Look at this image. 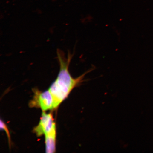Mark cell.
<instances>
[{
  "label": "cell",
  "mask_w": 153,
  "mask_h": 153,
  "mask_svg": "<svg viewBox=\"0 0 153 153\" xmlns=\"http://www.w3.org/2000/svg\"><path fill=\"white\" fill-rule=\"evenodd\" d=\"M57 57L60 70L56 80L49 88L54 102V109L57 108L68 96L74 88L79 85L83 81L86 74L91 71V69L76 78H74L69 71L71 61L73 55L68 53L66 56L62 51L57 50Z\"/></svg>",
  "instance_id": "1"
},
{
  "label": "cell",
  "mask_w": 153,
  "mask_h": 153,
  "mask_svg": "<svg viewBox=\"0 0 153 153\" xmlns=\"http://www.w3.org/2000/svg\"><path fill=\"white\" fill-rule=\"evenodd\" d=\"M33 91V98L29 103L30 107L41 108L43 111L54 109V100L49 90L41 92L36 89Z\"/></svg>",
  "instance_id": "2"
},
{
  "label": "cell",
  "mask_w": 153,
  "mask_h": 153,
  "mask_svg": "<svg viewBox=\"0 0 153 153\" xmlns=\"http://www.w3.org/2000/svg\"><path fill=\"white\" fill-rule=\"evenodd\" d=\"M55 124L52 114L43 111L39 124L34 128L33 132L37 136L41 137L50 131Z\"/></svg>",
  "instance_id": "3"
},
{
  "label": "cell",
  "mask_w": 153,
  "mask_h": 153,
  "mask_svg": "<svg viewBox=\"0 0 153 153\" xmlns=\"http://www.w3.org/2000/svg\"><path fill=\"white\" fill-rule=\"evenodd\" d=\"M56 134V124H55L51 131L45 135L46 152L51 153L55 152Z\"/></svg>",
  "instance_id": "4"
},
{
  "label": "cell",
  "mask_w": 153,
  "mask_h": 153,
  "mask_svg": "<svg viewBox=\"0 0 153 153\" xmlns=\"http://www.w3.org/2000/svg\"><path fill=\"white\" fill-rule=\"evenodd\" d=\"M1 129L3 130H4L6 131L7 137H8V138L9 139V143H10V135L9 130L7 127V126L6 125L4 122L1 120Z\"/></svg>",
  "instance_id": "5"
}]
</instances>
